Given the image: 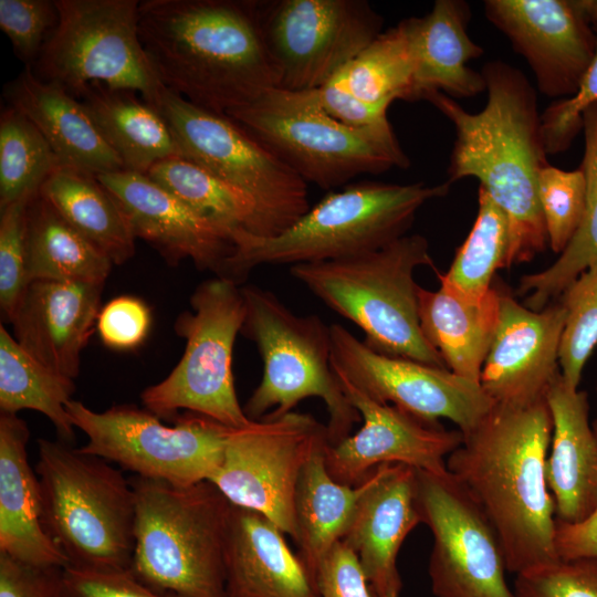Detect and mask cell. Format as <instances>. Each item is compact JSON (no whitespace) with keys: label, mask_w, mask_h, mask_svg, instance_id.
<instances>
[{"label":"cell","mask_w":597,"mask_h":597,"mask_svg":"<svg viewBox=\"0 0 597 597\" xmlns=\"http://www.w3.org/2000/svg\"><path fill=\"white\" fill-rule=\"evenodd\" d=\"M488 101L478 113L432 92L425 97L453 125L448 182L472 177L505 213V268L532 261L548 245L538 174L548 164L535 87L519 69L496 60L481 70Z\"/></svg>","instance_id":"1"},{"label":"cell","mask_w":597,"mask_h":597,"mask_svg":"<svg viewBox=\"0 0 597 597\" xmlns=\"http://www.w3.org/2000/svg\"><path fill=\"white\" fill-rule=\"evenodd\" d=\"M138 34L160 83L227 115L277 87L256 1L143 0Z\"/></svg>","instance_id":"2"},{"label":"cell","mask_w":597,"mask_h":597,"mask_svg":"<svg viewBox=\"0 0 597 597\" xmlns=\"http://www.w3.org/2000/svg\"><path fill=\"white\" fill-rule=\"evenodd\" d=\"M553 420L546 399L494 404L463 434L447 470L481 505L515 575L561 561L554 545L555 503L545 479Z\"/></svg>","instance_id":"3"},{"label":"cell","mask_w":597,"mask_h":597,"mask_svg":"<svg viewBox=\"0 0 597 597\" xmlns=\"http://www.w3.org/2000/svg\"><path fill=\"white\" fill-rule=\"evenodd\" d=\"M450 184H348L329 191L295 223L274 237L235 230L234 251L223 274L238 284L261 265H296L337 260L380 249L407 234L428 201L444 197Z\"/></svg>","instance_id":"4"},{"label":"cell","mask_w":597,"mask_h":597,"mask_svg":"<svg viewBox=\"0 0 597 597\" xmlns=\"http://www.w3.org/2000/svg\"><path fill=\"white\" fill-rule=\"evenodd\" d=\"M132 574L178 597H228L227 544L232 504L209 481L178 486L135 476Z\"/></svg>","instance_id":"5"},{"label":"cell","mask_w":597,"mask_h":597,"mask_svg":"<svg viewBox=\"0 0 597 597\" xmlns=\"http://www.w3.org/2000/svg\"><path fill=\"white\" fill-rule=\"evenodd\" d=\"M423 265L433 266L427 239L406 234L362 254L292 265L290 273L358 326L375 352L448 368L420 327L415 271Z\"/></svg>","instance_id":"6"},{"label":"cell","mask_w":597,"mask_h":597,"mask_svg":"<svg viewBox=\"0 0 597 597\" xmlns=\"http://www.w3.org/2000/svg\"><path fill=\"white\" fill-rule=\"evenodd\" d=\"M35 472L42 523L66 566L130 570L136 514L130 480L102 458L46 439L38 440Z\"/></svg>","instance_id":"7"},{"label":"cell","mask_w":597,"mask_h":597,"mask_svg":"<svg viewBox=\"0 0 597 597\" xmlns=\"http://www.w3.org/2000/svg\"><path fill=\"white\" fill-rule=\"evenodd\" d=\"M227 116L305 182L324 190L344 187L364 174L410 165L389 122L368 127L346 125L322 107L316 90L273 87Z\"/></svg>","instance_id":"8"},{"label":"cell","mask_w":597,"mask_h":597,"mask_svg":"<svg viewBox=\"0 0 597 597\" xmlns=\"http://www.w3.org/2000/svg\"><path fill=\"white\" fill-rule=\"evenodd\" d=\"M242 294L240 333L255 344L263 363L261 381L243 407L247 417L276 418L317 397L328 411L329 444L348 437L362 418L332 368L331 325L315 314H295L270 290L247 285Z\"/></svg>","instance_id":"9"},{"label":"cell","mask_w":597,"mask_h":597,"mask_svg":"<svg viewBox=\"0 0 597 597\" xmlns=\"http://www.w3.org/2000/svg\"><path fill=\"white\" fill-rule=\"evenodd\" d=\"M192 311L175 322L186 339L182 357L161 381L140 395L145 409L160 419H176L180 410L207 416L227 427L251 422L241 407L232 373V354L241 332L245 305L242 287L214 276L190 296Z\"/></svg>","instance_id":"10"},{"label":"cell","mask_w":597,"mask_h":597,"mask_svg":"<svg viewBox=\"0 0 597 597\" xmlns=\"http://www.w3.org/2000/svg\"><path fill=\"white\" fill-rule=\"evenodd\" d=\"M55 2L59 21L31 66L33 73L74 96L94 82L132 90L157 109L164 85L139 39V1Z\"/></svg>","instance_id":"11"},{"label":"cell","mask_w":597,"mask_h":597,"mask_svg":"<svg viewBox=\"0 0 597 597\" xmlns=\"http://www.w3.org/2000/svg\"><path fill=\"white\" fill-rule=\"evenodd\" d=\"M66 411L87 442L82 453L102 458L136 476L189 486L209 481L231 430L207 416L186 411L167 426L147 409L116 405L105 411L70 400Z\"/></svg>","instance_id":"12"},{"label":"cell","mask_w":597,"mask_h":597,"mask_svg":"<svg viewBox=\"0 0 597 597\" xmlns=\"http://www.w3.org/2000/svg\"><path fill=\"white\" fill-rule=\"evenodd\" d=\"M157 109L185 158L251 200L260 237L280 234L311 208L307 182L229 116L196 106L165 86Z\"/></svg>","instance_id":"13"},{"label":"cell","mask_w":597,"mask_h":597,"mask_svg":"<svg viewBox=\"0 0 597 597\" xmlns=\"http://www.w3.org/2000/svg\"><path fill=\"white\" fill-rule=\"evenodd\" d=\"M329 443L327 427L291 411L231 428L222 460L209 479L234 506L259 512L295 537L293 502L308 459Z\"/></svg>","instance_id":"14"},{"label":"cell","mask_w":597,"mask_h":597,"mask_svg":"<svg viewBox=\"0 0 597 597\" xmlns=\"http://www.w3.org/2000/svg\"><path fill=\"white\" fill-rule=\"evenodd\" d=\"M277 87L317 90L383 31L381 15L365 0L256 1Z\"/></svg>","instance_id":"15"},{"label":"cell","mask_w":597,"mask_h":597,"mask_svg":"<svg viewBox=\"0 0 597 597\" xmlns=\"http://www.w3.org/2000/svg\"><path fill=\"white\" fill-rule=\"evenodd\" d=\"M416 501L433 536L428 573L434 596L516 597L499 534L460 481L449 471L416 469Z\"/></svg>","instance_id":"16"},{"label":"cell","mask_w":597,"mask_h":597,"mask_svg":"<svg viewBox=\"0 0 597 597\" xmlns=\"http://www.w3.org/2000/svg\"><path fill=\"white\" fill-rule=\"evenodd\" d=\"M331 336L335 375L378 402L431 422L449 419L462 433L494 406L480 383L448 368L377 353L339 324L331 325Z\"/></svg>","instance_id":"17"},{"label":"cell","mask_w":597,"mask_h":597,"mask_svg":"<svg viewBox=\"0 0 597 597\" xmlns=\"http://www.w3.org/2000/svg\"><path fill=\"white\" fill-rule=\"evenodd\" d=\"M336 378L348 401L363 420L362 428L324 449L331 476L357 486L376 467L401 463L431 473L447 472V458L462 442L463 434L439 421L420 419L394 405L378 402L346 379Z\"/></svg>","instance_id":"18"},{"label":"cell","mask_w":597,"mask_h":597,"mask_svg":"<svg viewBox=\"0 0 597 597\" xmlns=\"http://www.w3.org/2000/svg\"><path fill=\"white\" fill-rule=\"evenodd\" d=\"M483 7L530 65L540 93L556 100L575 94L595 56L597 34L574 0H486Z\"/></svg>","instance_id":"19"},{"label":"cell","mask_w":597,"mask_h":597,"mask_svg":"<svg viewBox=\"0 0 597 597\" xmlns=\"http://www.w3.org/2000/svg\"><path fill=\"white\" fill-rule=\"evenodd\" d=\"M500 320L480 384L494 404L524 406L545 398L561 371L566 310L552 302L541 311L520 304L500 286Z\"/></svg>","instance_id":"20"},{"label":"cell","mask_w":597,"mask_h":597,"mask_svg":"<svg viewBox=\"0 0 597 597\" xmlns=\"http://www.w3.org/2000/svg\"><path fill=\"white\" fill-rule=\"evenodd\" d=\"M96 176L122 206L135 238L148 242L171 265L190 259L197 269L222 276L234 251L230 232L145 174L119 170Z\"/></svg>","instance_id":"21"},{"label":"cell","mask_w":597,"mask_h":597,"mask_svg":"<svg viewBox=\"0 0 597 597\" xmlns=\"http://www.w3.org/2000/svg\"><path fill=\"white\" fill-rule=\"evenodd\" d=\"M352 523L342 542L355 554L374 597H399V549L421 523L416 469L401 463L376 467L363 481Z\"/></svg>","instance_id":"22"},{"label":"cell","mask_w":597,"mask_h":597,"mask_svg":"<svg viewBox=\"0 0 597 597\" xmlns=\"http://www.w3.org/2000/svg\"><path fill=\"white\" fill-rule=\"evenodd\" d=\"M102 291L103 284L30 282L10 321L15 341L38 362L74 380L97 322Z\"/></svg>","instance_id":"23"},{"label":"cell","mask_w":597,"mask_h":597,"mask_svg":"<svg viewBox=\"0 0 597 597\" xmlns=\"http://www.w3.org/2000/svg\"><path fill=\"white\" fill-rule=\"evenodd\" d=\"M545 399L553 420L545 479L556 519L577 523L597 506V436L590 427L587 394L559 371Z\"/></svg>","instance_id":"24"},{"label":"cell","mask_w":597,"mask_h":597,"mask_svg":"<svg viewBox=\"0 0 597 597\" xmlns=\"http://www.w3.org/2000/svg\"><path fill=\"white\" fill-rule=\"evenodd\" d=\"M3 96L35 125L63 167L94 175L125 170L85 105L62 85L40 80L25 66Z\"/></svg>","instance_id":"25"},{"label":"cell","mask_w":597,"mask_h":597,"mask_svg":"<svg viewBox=\"0 0 597 597\" xmlns=\"http://www.w3.org/2000/svg\"><path fill=\"white\" fill-rule=\"evenodd\" d=\"M29 428L18 415L0 413V554L35 566L67 565L42 523L36 472L28 461Z\"/></svg>","instance_id":"26"},{"label":"cell","mask_w":597,"mask_h":597,"mask_svg":"<svg viewBox=\"0 0 597 597\" xmlns=\"http://www.w3.org/2000/svg\"><path fill=\"white\" fill-rule=\"evenodd\" d=\"M226 566L228 597H318L283 532L259 512L232 505Z\"/></svg>","instance_id":"27"},{"label":"cell","mask_w":597,"mask_h":597,"mask_svg":"<svg viewBox=\"0 0 597 597\" xmlns=\"http://www.w3.org/2000/svg\"><path fill=\"white\" fill-rule=\"evenodd\" d=\"M471 11L462 0H437L422 18H409L415 55L412 102L432 92L452 98L485 91L481 72L469 67L484 50L468 33Z\"/></svg>","instance_id":"28"},{"label":"cell","mask_w":597,"mask_h":597,"mask_svg":"<svg viewBox=\"0 0 597 597\" xmlns=\"http://www.w3.org/2000/svg\"><path fill=\"white\" fill-rule=\"evenodd\" d=\"M437 291L418 289L421 331L452 373L480 383L500 320V285L469 296L439 280Z\"/></svg>","instance_id":"29"},{"label":"cell","mask_w":597,"mask_h":597,"mask_svg":"<svg viewBox=\"0 0 597 597\" xmlns=\"http://www.w3.org/2000/svg\"><path fill=\"white\" fill-rule=\"evenodd\" d=\"M75 97L85 105L125 170L146 175L160 160L184 157L167 121L135 91L94 82Z\"/></svg>","instance_id":"30"},{"label":"cell","mask_w":597,"mask_h":597,"mask_svg":"<svg viewBox=\"0 0 597 597\" xmlns=\"http://www.w3.org/2000/svg\"><path fill=\"white\" fill-rule=\"evenodd\" d=\"M39 193L113 264L135 253V235L117 199L97 176L73 167H60Z\"/></svg>","instance_id":"31"},{"label":"cell","mask_w":597,"mask_h":597,"mask_svg":"<svg viewBox=\"0 0 597 597\" xmlns=\"http://www.w3.org/2000/svg\"><path fill=\"white\" fill-rule=\"evenodd\" d=\"M325 448L316 451L304 465L293 502V541L315 585L321 564L345 536L364 490L363 482L350 486L331 476L324 460Z\"/></svg>","instance_id":"32"},{"label":"cell","mask_w":597,"mask_h":597,"mask_svg":"<svg viewBox=\"0 0 597 597\" xmlns=\"http://www.w3.org/2000/svg\"><path fill=\"white\" fill-rule=\"evenodd\" d=\"M112 261L85 240L40 195L27 216V275L38 280L104 284Z\"/></svg>","instance_id":"33"},{"label":"cell","mask_w":597,"mask_h":597,"mask_svg":"<svg viewBox=\"0 0 597 597\" xmlns=\"http://www.w3.org/2000/svg\"><path fill=\"white\" fill-rule=\"evenodd\" d=\"M585 147L579 169L586 181V205L580 227L567 248L547 269L520 279L524 305L541 311L587 269L597 263V104L583 114Z\"/></svg>","instance_id":"34"},{"label":"cell","mask_w":597,"mask_h":597,"mask_svg":"<svg viewBox=\"0 0 597 597\" xmlns=\"http://www.w3.org/2000/svg\"><path fill=\"white\" fill-rule=\"evenodd\" d=\"M75 390L65 377L27 353L0 325V410L17 415L31 409L44 415L63 441L74 438V426L66 411Z\"/></svg>","instance_id":"35"},{"label":"cell","mask_w":597,"mask_h":597,"mask_svg":"<svg viewBox=\"0 0 597 597\" xmlns=\"http://www.w3.org/2000/svg\"><path fill=\"white\" fill-rule=\"evenodd\" d=\"M415 55L408 20L383 31L333 78L364 103L412 102Z\"/></svg>","instance_id":"36"},{"label":"cell","mask_w":597,"mask_h":597,"mask_svg":"<svg viewBox=\"0 0 597 597\" xmlns=\"http://www.w3.org/2000/svg\"><path fill=\"white\" fill-rule=\"evenodd\" d=\"M146 175L230 234L244 230L261 235L260 221L251 200L198 164L185 157H170L155 164Z\"/></svg>","instance_id":"37"},{"label":"cell","mask_w":597,"mask_h":597,"mask_svg":"<svg viewBox=\"0 0 597 597\" xmlns=\"http://www.w3.org/2000/svg\"><path fill=\"white\" fill-rule=\"evenodd\" d=\"M60 167L59 157L19 109L8 105L0 115V209L34 197Z\"/></svg>","instance_id":"38"},{"label":"cell","mask_w":597,"mask_h":597,"mask_svg":"<svg viewBox=\"0 0 597 597\" xmlns=\"http://www.w3.org/2000/svg\"><path fill=\"white\" fill-rule=\"evenodd\" d=\"M507 249L506 216L479 187L478 212L472 229L457 250L448 272L436 270V274L469 296H482L492 287L496 270L505 268Z\"/></svg>","instance_id":"39"},{"label":"cell","mask_w":597,"mask_h":597,"mask_svg":"<svg viewBox=\"0 0 597 597\" xmlns=\"http://www.w3.org/2000/svg\"><path fill=\"white\" fill-rule=\"evenodd\" d=\"M559 301L566 310L559 368L564 379L577 388L585 364L597 346V263L582 273Z\"/></svg>","instance_id":"40"},{"label":"cell","mask_w":597,"mask_h":597,"mask_svg":"<svg viewBox=\"0 0 597 597\" xmlns=\"http://www.w3.org/2000/svg\"><path fill=\"white\" fill-rule=\"evenodd\" d=\"M538 198L548 245L561 254L578 231L586 205L583 171L563 170L549 163L538 174Z\"/></svg>","instance_id":"41"},{"label":"cell","mask_w":597,"mask_h":597,"mask_svg":"<svg viewBox=\"0 0 597 597\" xmlns=\"http://www.w3.org/2000/svg\"><path fill=\"white\" fill-rule=\"evenodd\" d=\"M33 197L0 209V307L11 317L29 285L27 275V216Z\"/></svg>","instance_id":"42"},{"label":"cell","mask_w":597,"mask_h":597,"mask_svg":"<svg viewBox=\"0 0 597 597\" xmlns=\"http://www.w3.org/2000/svg\"><path fill=\"white\" fill-rule=\"evenodd\" d=\"M57 21L55 1L0 0V28L27 66L34 64Z\"/></svg>","instance_id":"43"},{"label":"cell","mask_w":597,"mask_h":597,"mask_svg":"<svg viewBox=\"0 0 597 597\" xmlns=\"http://www.w3.org/2000/svg\"><path fill=\"white\" fill-rule=\"evenodd\" d=\"M516 597H597V558L558 561L516 575Z\"/></svg>","instance_id":"44"},{"label":"cell","mask_w":597,"mask_h":597,"mask_svg":"<svg viewBox=\"0 0 597 597\" xmlns=\"http://www.w3.org/2000/svg\"><path fill=\"white\" fill-rule=\"evenodd\" d=\"M596 104L597 44L595 56L575 94L567 98L556 100L541 114L542 133L548 155H557L570 147L583 129V114Z\"/></svg>","instance_id":"45"},{"label":"cell","mask_w":597,"mask_h":597,"mask_svg":"<svg viewBox=\"0 0 597 597\" xmlns=\"http://www.w3.org/2000/svg\"><path fill=\"white\" fill-rule=\"evenodd\" d=\"M151 314L146 303L135 296H117L100 311L96 322L104 345L115 350H132L147 337Z\"/></svg>","instance_id":"46"},{"label":"cell","mask_w":597,"mask_h":597,"mask_svg":"<svg viewBox=\"0 0 597 597\" xmlns=\"http://www.w3.org/2000/svg\"><path fill=\"white\" fill-rule=\"evenodd\" d=\"M63 587L65 597H178L150 588L130 570H93L65 566Z\"/></svg>","instance_id":"47"},{"label":"cell","mask_w":597,"mask_h":597,"mask_svg":"<svg viewBox=\"0 0 597 597\" xmlns=\"http://www.w3.org/2000/svg\"><path fill=\"white\" fill-rule=\"evenodd\" d=\"M0 597H65L63 567L30 565L0 554Z\"/></svg>","instance_id":"48"},{"label":"cell","mask_w":597,"mask_h":597,"mask_svg":"<svg viewBox=\"0 0 597 597\" xmlns=\"http://www.w3.org/2000/svg\"><path fill=\"white\" fill-rule=\"evenodd\" d=\"M318 597H374L355 554L341 541L316 575Z\"/></svg>","instance_id":"49"},{"label":"cell","mask_w":597,"mask_h":597,"mask_svg":"<svg viewBox=\"0 0 597 597\" xmlns=\"http://www.w3.org/2000/svg\"><path fill=\"white\" fill-rule=\"evenodd\" d=\"M316 94L322 107L332 117L346 125L368 127L389 122L387 107L362 102L335 78L317 88Z\"/></svg>","instance_id":"50"},{"label":"cell","mask_w":597,"mask_h":597,"mask_svg":"<svg viewBox=\"0 0 597 597\" xmlns=\"http://www.w3.org/2000/svg\"><path fill=\"white\" fill-rule=\"evenodd\" d=\"M554 545L561 561L597 558V506L577 523L556 519Z\"/></svg>","instance_id":"51"},{"label":"cell","mask_w":597,"mask_h":597,"mask_svg":"<svg viewBox=\"0 0 597 597\" xmlns=\"http://www.w3.org/2000/svg\"><path fill=\"white\" fill-rule=\"evenodd\" d=\"M574 3L594 31H597V0H574Z\"/></svg>","instance_id":"52"},{"label":"cell","mask_w":597,"mask_h":597,"mask_svg":"<svg viewBox=\"0 0 597 597\" xmlns=\"http://www.w3.org/2000/svg\"><path fill=\"white\" fill-rule=\"evenodd\" d=\"M594 431H595V433L597 436V419H596V422H595V426H594Z\"/></svg>","instance_id":"53"}]
</instances>
